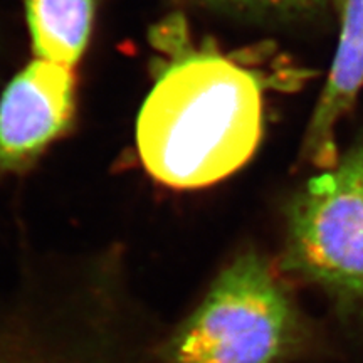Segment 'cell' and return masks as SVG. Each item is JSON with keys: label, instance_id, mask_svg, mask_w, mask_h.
I'll use <instances>...</instances> for the list:
<instances>
[{"label": "cell", "instance_id": "obj_1", "mask_svg": "<svg viewBox=\"0 0 363 363\" xmlns=\"http://www.w3.org/2000/svg\"><path fill=\"white\" fill-rule=\"evenodd\" d=\"M262 135V84L222 52L177 54L136 118L143 167L172 189H201L251 160Z\"/></svg>", "mask_w": 363, "mask_h": 363}, {"label": "cell", "instance_id": "obj_2", "mask_svg": "<svg viewBox=\"0 0 363 363\" xmlns=\"http://www.w3.org/2000/svg\"><path fill=\"white\" fill-rule=\"evenodd\" d=\"M294 330L293 306L267 262L244 254L175 335L169 363H274Z\"/></svg>", "mask_w": 363, "mask_h": 363}, {"label": "cell", "instance_id": "obj_3", "mask_svg": "<svg viewBox=\"0 0 363 363\" xmlns=\"http://www.w3.org/2000/svg\"><path fill=\"white\" fill-rule=\"evenodd\" d=\"M286 262L337 298L363 303V138L294 197Z\"/></svg>", "mask_w": 363, "mask_h": 363}, {"label": "cell", "instance_id": "obj_4", "mask_svg": "<svg viewBox=\"0 0 363 363\" xmlns=\"http://www.w3.org/2000/svg\"><path fill=\"white\" fill-rule=\"evenodd\" d=\"M72 67L35 57L0 98V175L26 169L71 125Z\"/></svg>", "mask_w": 363, "mask_h": 363}, {"label": "cell", "instance_id": "obj_5", "mask_svg": "<svg viewBox=\"0 0 363 363\" xmlns=\"http://www.w3.org/2000/svg\"><path fill=\"white\" fill-rule=\"evenodd\" d=\"M340 13L337 52L303 138V155L320 169L338 160V126L363 88V0H343Z\"/></svg>", "mask_w": 363, "mask_h": 363}, {"label": "cell", "instance_id": "obj_6", "mask_svg": "<svg viewBox=\"0 0 363 363\" xmlns=\"http://www.w3.org/2000/svg\"><path fill=\"white\" fill-rule=\"evenodd\" d=\"M35 57L74 67L93 29L94 0H24Z\"/></svg>", "mask_w": 363, "mask_h": 363}, {"label": "cell", "instance_id": "obj_7", "mask_svg": "<svg viewBox=\"0 0 363 363\" xmlns=\"http://www.w3.org/2000/svg\"><path fill=\"white\" fill-rule=\"evenodd\" d=\"M212 7L234 9V11L252 13H310L323 9L338 6L342 7L343 0H195Z\"/></svg>", "mask_w": 363, "mask_h": 363}, {"label": "cell", "instance_id": "obj_8", "mask_svg": "<svg viewBox=\"0 0 363 363\" xmlns=\"http://www.w3.org/2000/svg\"><path fill=\"white\" fill-rule=\"evenodd\" d=\"M6 363H27V362H6Z\"/></svg>", "mask_w": 363, "mask_h": 363}]
</instances>
